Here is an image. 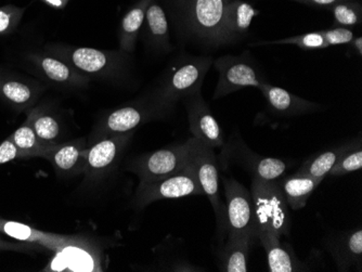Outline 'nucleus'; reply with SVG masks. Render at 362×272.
<instances>
[{
  "mask_svg": "<svg viewBox=\"0 0 362 272\" xmlns=\"http://www.w3.org/2000/svg\"><path fill=\"white\" fill-rule=\"evenodd\" d=\"M48 50L89 79L119 81L129 66V54L122 50L112 52L68 45H52Z\"/></svg>",
  "mask_w": 362,
  "mask_h": 272,
  "instance_id": "1",
  "label": "nucleus"
},
{
  "mask_svg": "<svg viewBox=\"0 0 362 272\" xmlns=\"http://www.w3.org/2000/svg\"><path fill=\"white\" fill-rule=\"evenodd\" d=\"M172 110V107L160 102L150 95L129 105L112 110L103 114L93 128L87 141L89 145L101 138L135 131L136 128L144 124L164 119Z\"/></svg>",
  "mask_w": 362,
  "mask_h": 272,
  "instance_id": "2",
  "label": "nucleus"
},
{
  "mask_svg": "<svg viewBox=\"0 0 362 272\" xmlns=\"http://www.w3.org/2000/svg\"><path fill=\"white\" fill-rule=\"evenodd\" d=\"M211 57L189 59L176 68L168 71L160 84L154 89L152 97L160 102L174 107L178 101L201 93V87L211 68Z\"/></svg>",
  "mask_w": 362,
  "mask_h": 272,
  "instance_id": "3",
  "label": "nucleus"
},
{
  "mask_svg": "<svg viewBox=\"0 0 362 272\" xmlns=\"http://www.w3.org/2000/svg\"><path fill=\"white\" fill-rule=\"evenodd\" d=\"M251 196L257 232L259 230L272 231L280 237L288 235L291 229L290 207L278 180L266 182L252 178Z\"/></svg>",
  "mask_w": 362,
  "mask_h": 272,
  "instance_id": "4",
  "label": "nucleus"
},
{
  "mask_svg": "<svg viewBox=\"0 0 362 272\" xmlns=\"http://www.w3.org/2000/svg\"><path fill=\"white\" fill-rule=\"evenodd\" d=\"M189 143V163L194 170L195 176L200 182L205 196L209 198L216 216L217 239L223 242L227 237L226 206L221 201L219 190V174L217 158L214 150L202 142L190 138Z\"/></svg>",
  "mask_w": 362,
  "mask_h": 272,
  "instance_id": "5",
  "label": "nucleus"
},
{
  "mask_svg": "<svg viewBox=\"0 0 362 272\" xmlns=\"http://www.w3.org/2000/svg\"><path fill=\"white\" fill-rule=\"evenodd\" d=\"M227 239H257V223L251 192L233 178L223 179Z\"/></svg>",
  "mask_w": 362,
  "mask_h": 272,
  "instance_id": "6",
  "label": "nucleus"
},
{
  "mask_svg": "<svg viewBox=\"0 0 362 272\" xmlns=\"http://www.w3.org/2000/svg\"><path fill=\"white\" fill-rule=\"evenodd\" d=\"M188 166L189 143L187 140L181 145L162 148L134 158L128 164L127 170L139 178V184H146L177 174Z\"/></svg>",
  "mask_w": 362,
  "mask_h": 272,
  "instance_id": "7",
  "label": "nucleus"
},
{
  "mask_svg": "<svg viewBox=\"0 0 362 272\" xmlns=\"http://www.w3.org/2000/svg\"><path fill=\"white\" fill-rule=\"evenodd\" d=\"M203 194L204 192L195 176L194 170L189 163L186 170H181L177 174L146 184H139L136 190L134 202L138 208H144L158 201Z\"/></svg>",
  "mask_w": 362,
  "mask_h": 272,
  "instance_id": "8",
  "label": "nucleus"
},
{
  "mask_svg": "<svg viewBox=\"0 0 362 272\" xmlns=\"http://www.w3.org/2000/svg\"><path fill=\"white\" fill-rule=\"evenodd\" d=\"M247 54L249 52L241 56H223L214 61V66L219 74L214 99L223 98L247 87L259 89L264 83L267 82L253 59Z\"/></svg>",
  "mask_w": 362,
  "mask_h": 272,
  "instance_id": "9",
  "label": "nucleus"
},
{
  "mask_svg": "<svg viewBox=\"0 0 362 272\" xmlns=\"http://www.w3.org/2000/svg\"><path fill=\"white\" fill-rule=\"evenodd\" d=\"M134 133L109 136L89 143L84 172L87 182H100L117 168Z\"/></svg>",
  "mask_w": 362,
  "mask_h": 272,
  "instance_id": "10",
  "label": "nucleus"
},
{
  "mask_svg": "<svg viewBox=\"0 0 362 272\" xmlns=\"http://www.w3.org/2000/svg\"><path fill=\"white\" fill-rule=\"evenodd\" d=\"M229 0H189L187 17L193 33L213 44H228L226 8Z\"/></svg>",
  "mask_w": 362,
  "mask_h": 272,
  "instance_id": "11",
  "label": "nucleus"
},
{
  "mask_svg": "<svg viewBox=\"0 0 362 272\" xmlns=\"http://www.w3.org/2000/svg\"><path fill=\"white\" fill-rule=\"evenodd\" d=\"M223 158H228L235 165L243 168L251 175L266 182H276L284 176L288 170V164L280 158L259 155L252 151L241 139H231L227 146H223Z\"/></svg>",
  "mask_w": 362,
  "mask_h": 272,
  "instance_id": "12",
  "label": "nucleus"
},
{
  "mask_svg": "<svg viewBox=\"0 0 362 272\" xmlns=\"http://www.w3.org/2000/svg\"><path fill=\"white\" fill-rule=\"evenodd\" d=\"M0 233L16 241L38 245L42 249H49L54 253H60L70 247H81L84 244V240L81 237L46 232V231L33 228L25 223L8 220L1 217H0Z\"/></svg>",
  "mask_w": 362,
  "mask_h": 272,
  "instance_id": "13",
  "label": "nucleus"
},
{
  "mask_svg": "<svg viewBox=\"0 0 362 272\" xmlns=\"http://www.w3.org/2000/svg\"><path fill=\"white\" fill-rule=\"evenodd\" d=\"M184 102L193 138L213 150L223 148L225 140L221 126L201 93L185 99Z\"/></svg>",
  "mask_w": 362,
  "mask_h": 272,
  "instance_id": "14",
  "label": "nucleus"
},
{
  "mask_svg": "<svg viewBox=\"0 0 362 272\" xmlns=\"http://www.w3.org/2000/svg\"><path fill=\"white\" fill-rule=\"evenodd\" d=\"M28 60L35 66V70L42 78L61 88H84L90 81L69 66L68 63L52 54H32L28 57Z\"/></svg>",
  "mask_w": 362,
  "mask_h": 272,
  "instance_id": "15",
  "label": "nucleus"
},
{
  "mask_svg": "<svg viewBox=\"0 0 362 272\" xmlns=\"http://www.w3.org/2000/svg\"><path fill=\"white\" fill-rule=\"evenodd\" d=\"M87 150L88 141L84 138H81L58 143L45 155L44 158L52 164L57 174L71 177L77 175H84Z\"/></svg>",
  "mask_w": 362,
  "mask_h": 272,
  "instance_id": "16",
  "label": "nucleus"
},
{
  "mask_svg": "<svg viewBox=\"0 0 362 272\" xmlns=\"http://www.w3.org/2000/svg\"><path fill=\"white\" fill-rule=\"evenodd\" d=\"M44 91V87L32 79L19 78L0 73V99L18 111L34 107Z\"/></svg>",
  "mask_w": 362,
  "mask_h": 272,
  "instance_id": "17",
  "label": "nucleus"
},
{
  "mask_svg": "<svg viewBox=\"0 0 362 272\" xmlns=\"http://www.w3.org/2000/svg\"><path fill=\"white\" fill-rule=\"evenodd\" d=\"M259 89L267 101L268 107L278 117H300L318 111L321 107L320 105L300 98L281 87L272 86L268 82L264 83Z\"/></svg>",
  "mask_w": 362,
  "mask_h": 272,
  "instance_id": "18",
  "label": "nucleus"
},
{
  "mask_svg": "<svg viewBox=\"0 0 362 272\" xmlns=\"http://www.w3.org/2000/svg\"><path fill=\"white\" fill-rule=\"evenodd\" d=\"M257 239L265 249L270 272L304 271L305 266L290 245L282 244L280 237L268 230H259Z\"/></svg>",
  "mask_w": 362,
  "mask_h": 272,
  "instance_id": "19",
  "label": "nucleus"
},
{
  "mask_svg": "<svg viewBox=\"0 0 362 272\" xmlns=\"http://www.w3.org/2000/svg\"><path fill=\"white\" fill-rule=\"evenodd\" d=\"M329 249L335 264L341 271H346L351 267L361 269L362 230H351L333 237L329 241Z\"/></svg>",
  "mask_w": 362,
  "mask_h": 272,
  "instance_id": "20",
  "label": "nucleus"
},
{
  "mask_svg": "<svg viewBox=\"0 0 362 272\" xmlns=\"http://www.w3.org/2000/svg\"><path fill=\"white\" fill-rule=\"evenodd\" d=\"M253 241L246 237L228 239L216 252L217 267L221 271L246 272Z\"/></svg>",
  "mask_w": 362,
  "mask_h": 272,
  "instance_id": "21",
  "label": "nucleus"
},
{
  "mask_svg": "<svg viewBox=\"0 0 362 272\" xmlns=\"http://www.w3.org/2000/svg\"><path fill=\"white\" fill-rule=\"evenodd\" d=\"M278 182L288 207L294 211L302 210L306 206L307 201L321 184L319 180L298 172L288 177L282 176Z\"/></svg>",
  "mask_w": 362,
  "mask_h": 272,
  "instance_id": "22",
  "label": "nucleus"
},
{
  "mask_svg": "<svg viewBox=\"0 0 362 272\" xmlns=\"http://www.w3.org/2000/svg\"><path fill=\"white\" fill-rule=\"evenodd\" d=\"M258 10L242 0H229L226 8L225 30L229 42L245 36Z\"/></svg>",
  "mask_w": 362,
  "mask_h": 272,
  "instance_id": "23",
  "label": "nucleus"
},
{
  "mask_svg": "<svg viewBox=\"0 0 362 272\" xmlns=\"http://www.w3.org/2000/svg\"><path fill=\"white\" fill-rule=\"evenodd\" d=\"M152 0H139L122 19L119 26V49L126 54L135 52L140 28L144 22L146 12Z\"/></svg>",
  "mask_w": 362,
  "mask_h": 272,
  "instance_id": "24",
  "label": "nucleus"
},
{
  "mask_svg": "<svg viewBox=\"0 0 362 272\" xmlns=\"http://www.w3.org/2000/svg\"><path fill=\"white\" fill-rule=\"evenodd\" d=\"M144 21H146V30L150 44L156 49L163 50V52L170 50V30H168V18H166L163 8L156 3V0H152L149 7L146 9Z\"/></svg>",
  "mask_w": 362,
  "mask_h": 272,
  "instance_id": "25",
  "label": "nucleus"
},
{
  "mask_svg": "<svg viewBox=\"0 0 362 272\" xmlns=\"http://www.w3.org/2000/svg\"><path fill=\"white\" fill-rule=\"evenodd\" d=\"M25 122L46 145L56 146L60 143L58 141L61 135L60 122L52 113H49L42 107H33L28 112Z\"/></svg>",
  "mask_w": 362,
  "mask_h": 272,
  "instance_id": "26",
  "label": "nucleus"
},
{
  "mask_svg": "<svg viewBox=\"0 0 362 272\" xmlns=\"http://www.w3.org/2000/svg\"><path fill=\"white\" fill-rule=\"evenodd\" d=\"M8 138L13 142V145L19 151L20 158H44L45 155L57 146L44 143L26 122Z\"/></svg>",
  "mask_w": 362,
  "mask_h": 272,
  "instance_id": "27",
  "label": "nucleus"
},
{
  "mask_svg": "<svg viewBox=\"0 0 362 272\" xmlns=\"http://www.w3.org/2000/svg\"><path fill=\"white\" fill-rule=\"evenodd\" d=\"M349 145H351V142L317 154L314 158H309L308 161L305 162L300 166L298 172L310 176V177L319 180V182H322L325 176L329 175L330 170H332L333 166L339 161L341 154L346 151Z\"/></svg>",
  "mask_w": 362,
  "mask_h": 272,
  "instance_id": "28",
  "label": "nucleus"
},
{
  "mask_svg": "<svg viewBox=\"0 0 362 272\" xmlns=\"http://www.w3.org/2000/svg\"><path fill=\"white\" fill-rule=\"evenodd\" d=\"M362 167L361 141L351 142L346 151L341 154L329 175L331 176H344L349 172H357Z\"/></svg>",
  "mask_w": 362,
  "mask_h": 272,
  "instance_id": "29",
  "label": "nucleus"
},
{
  "mask_svg": "<svg viewBox=\"0 0 362 272\" xmlns=\"http://www.w3.org/2000/svg\"><path fill=\"white\" fill-rule=\"evenodd\" d=\"M333 16H334L335 25L349 26L358 25L362 21V4L361 1H341L335 4L331 7Z\"/></svg>",
  "mask_w": 362,
  "mask_h": 272,
  "instance_id": "30",
  "label": "nucleus"
},
{
  "mask_svg": "<svg viewBox=\"0 0 362 272\" xmlns=\"http://www.w3.org/2000/svg\"><path fill=\"white\" fill-rule=\"evenodd\" d=\"M260 45H294L304 50L325 49L329 47L319 30L302 34V35L291 36L282 40H272V42H260L258 44H253V46H260Z\"/></svg>",
  "mask_w": 362,
  "mask_h": 272,
  "instance_id": "31",
  "label": "nucleus"
},
{
  "mask_svg": "<svg viewBox=\"0 0 362 272\" xmlns=\"http://www.w3.org/2000/svg\"><path fill=\"white\" fill-rule=\"evenodd\" d=\"M24 8L6 6L0 8V35L11 33L23 17Z\"/></svg>",
  "mask_w": 362,
  "mask_h": 272,
  "instance_id": "32",
  "label": "nucleus"
},
{
  "mask_svg": "<svg viewBox=\"0 0 362 272\" xmlns=\"http://www.w3.org/2000/svg\"><path fill=\"white\" fill-rule=\"evenodd\" d=\"M319 32L329 47L351 44V40L355 37L353 30L344 26H337V28L319 30Z\"/></svg>",
  "mask_w": 362,
  "mask_h": 272,
  "instance_id": "33",
  "label": "nucleus"
},
{
  "mask_svg": "<svg viewBox=\"0 0 362 272\" xmlns=\"http://www.w3.org/2000/svg\"><path fill=\"white\" fill-rule=\"evenodd\" d=\"M16 158H20L19 151L13 145V142L7 138L5 141L0 143V165L9 163Z\"/></svg>",
  "mask_w": 362,
  "mask_h": 272,
  "instance_id": "34",
  "label": "nucleus"
},
{
  "mask_svg": "<svg viewBox=\"0 0 362 272\" xmlns=\"http://www.w3.org/2000/svg\"><path fill=\"white\" fill-rule=\"evenodd\" d=\"M40 247L38 245L30 244V243L20 242H12V241H5V240L0 237V251H16V252H30V251H37Z\"/></svg>",
  "mask_w": 362,
  "mask_h": 272,
  "instance_id": "35",
  "label": "nucleus"
},
{
  "mask_svg": "<svg viewBox=\"0 0 362 272\" xmlns=\"http://www.w3.org/2000/svg\"><path fill=\"white\" fill-rule=\"evenodd\" d=\"M298 3L306 4V5L316 6V7L331 8L335 4L341 3V1H351V0H294ZM361 1V0H356Z\"/></svg>",
  "mask_w": 362,
  "mask_h": 272,
  "instance_id": "36",
  "label": "nucleus"
},
{
  "mask_svg": "<svg viewBox=\"0 0 362 272\" xmlns=\"http://www.w3.org/2000/svg\"><path fill=\"white\" fill-rule=\"evenodd\" d=\"M38 1H42L49 7L54 8V9H63V8L66 7L70 0H38Z\"/></svg>",
  "mask_w": 362,
  "mask_h": 272,
  "instance_id": "37",
  "label": "nucleus"
},
{
  "mask_svg": "<svg viewBox=\"0 0 362 272\" xmlns=\"http://www.w3.org/2000/svg\"><path fill=\"white\" fill-rule=\"evenodd\" d=\"M351 46H353L355 52H357L358 56H362V37L361 36H358V37H354V40H351Z\"/></svg>",
  "mask_w": 362,
  "mask_h": 272,
  "instance_id": "38",
  "label": "nucleus"
},
{
  "mask_svg": "<svg viewBox=\"0 0 362 272\" xmlns=\"http://www.w3.org/2000/svg\"><path fill=\"white\" fill-rule=\"evenodd\" d=\"M3 72V70H1V69H0V73Z\"/></svg>",
  "mask_w": 362,
  "mask_h": 272,
  "instance_id": "39",
  "label": "nucleus"
}]
</instances>
